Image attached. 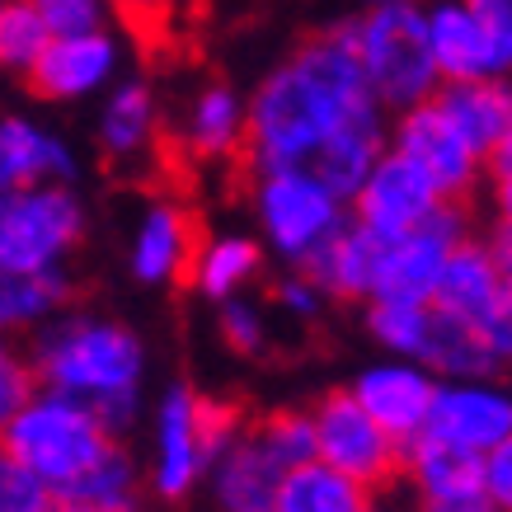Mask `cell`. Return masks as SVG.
<instances>
[{"label": "cell", "mask_w": 512, "mask_h": 512, "mask_svg": "<svg viewBox=\"0 0 512 512\" xmlns=\"http://www.w3.org/2000/svg\"><path fill=\"white\" fill-rule=\"evenodd\" d=\"M386 123L372 85L362 76L348 19L315 33L259 80L245 99V165L254 170H311V160L343 127Z\"/></svg>", "instance_id": "obj_1"}, {"label": "cell", "mask_w": 512, "mask_h": 512, "mask_svg": "<svg viewBox=\"0 0 512 512\" xmlns=\"http://www.w3.org/2000/svg\"><path fill=\"white\" fill-rule=\"evenodd\" d=\"M38 386L62 390L71 400L90 404L123 437L141 419V390H146V343L132 325L94 311L52 315L29 348Z\"/></svg>", "instance_id": "obj_2"}, {"label": "cell", "mask_w": 512, "mask_h": 512, "mask_svg": "<svg viewBox=\"0 0 512 512\" xmlns=\"http://www.w3.org/2000/svg\"><path fill=\"white\" fill-rule=\"evenodd\" d=\"M245 428V414L231 400H212L202 390L174 381L156 400L151 414V466L146 489L165 503H179L207 480V466L235 433Z\"/></svg>", "instance_id": "obj_3"}, {"label": "cell", "mask_w": 512, "mask_h": 512, "mask_svg": "<svg viewBox=\"0 0 512 512\" xmlns=\"http://www.w3.org/2000/svg\"><path fill=\"white\" fill-rule=\"evenodd\" d=\"M113 442L118 437L109 433V423L99 419L90 404H80L47 386L33 390L29 400L19 404L15 419L0 428V447L10 456H19L57 494V503Z\"/></svg>", "instance_id": "obj_4"}, {"label": "cell", "mask_w": 512, "mask_h": 512, "mask_svg": "<svg viewBox=\"0 0 512 512\" xmlns=\"http://www.w3.org/2000/svg\"><path fill=\"white\" fill-rule=\"evenodd\" d=\"M353 47L362 76L372 85L376 104L390 113L414 109L423 99H433L442 76H437L428 29H423V5L400 0V5H367L357 19H348Z\"/></svg>", "instance_id": "obj_5"}, {"label": "cell", "mask_w": 512, "mask_h": 512, "mask_svg": "<svg viewBox=\"0 0 512 512\" xmlns=\"http://www.w3.org/2000/svg\"><path fill=\"white\" fill-rule=\"evenodd\" d=\"M249 202L259 217V245L292 268H306L315 249L348 226V202L311 170H254Z\"/></svg>", "instance_id": "obj_6"}, {"label": "cell", "mask_w": 512, "mask_h": 512, "mask_svg": "<svg viewBox=\"0 0 512 512\" xmlns=\"http://www.w3.org/2000/svg\"><path fill=\"white\" fill-rule=\"evenodd\" d=\"M85 240V202L71 184L0 188V268L57 273Z\"/></svg>", "instance_id": "obj_7"}, {"label": "cell", "mask_w": 512, "mask_h": 512, "mask_svg": "<svg viewBox=\"0 0 512 512\" xmlns=\"http://www.w3.org/2000/svg\"><path fill=\"white\" fill-rule=\"evenodd\" d=\"M311 437H315V461L339 470L357 489L381 498L386 489L400 484V442L381 428V423L348 395L334 390L311 409Z\"/></svg>", "instance_id": "obj_8"}, {"label": "cell", "mask_w": 512, "mask_h": 512, "mask_svg": "<svg viewBox=\"0 0 512 512\" xmlns=\"http://www.w3.org/2000/svg\"><path fill=\"white\" fill-rule=\"evenodd\" d=\"M466 212L461 202H442L433 217L419 221L414 231L390 235L376 249V278H372V301H433L437 273L447 264V254L456 240H466Z\"/></svg>", "instance_id": "obj_9"}, {"label": "cell", "mask_w": 512, "mask_h": 512, "mask_svg": "<svg viewBox=\"0 0 512 512\" xmlns=\"http://www.w3.org/2000/svg\"><path fill=\"white\" fill-rule=\"evenodd\" d=\"M386 146L400 151L404 160H414L447 202H461L480 188L484 160L470 151V141L447 123V113L437 109L433 99L395 113V123L386 127Z\"/></svg>", "instance_id": "obj_10"}, {"label": "cell", "mask_w": 512, "mask_h": 512, "mask_svg": "<svg viewBox=\"0 0 512 512\" xmlns=\"http://www.w3.org/2000/svg\"><path fill=\"white\" fill-rule=\"evenodd\" d=\"M442 193L433 188V179L414 165V160H404L400 151H381L376 165L367 170V179L353 188V198H348V217L357 226H367L372 235L390 240V235H404L414 231L419 221H428L442 207Z\"/></svg>", "instance_id": "obj_11"}, {"label": "cell", "mask_w": 512, "mask_h": 512, "mask_svg": "<svg viewBox=\"0 0 512 512\" xmlns=\"http://www.w3.org/2000/svg\"><path fill=\"white\" fill-rule=\"evenodd\" d=\"M423 433L442 437L451 447L480 451V456L494 451L503 437H512V386H503L494 372L437 381Z\"/></svg>", "instance_id": "obj_12"}, {"label": "cell", "mask_w": 512, "mask_h": 512, "mask_svg": "<svg viewBox=\"0 0 512 512\" xmlns=\"http://www.w3.org/2000/svg\"><path fill=\"white\" fill-rule=\"evenodd\" d=\"M400 489L423 512H451L484 503V456L442 437H414L400 451Z\"/></svg>", "instance_id": "obj_13"}, {"label": "cell", "mask_w": 512, "mask_h": 512, "mask_svg": "<svg viewBox=\"0 0 512 512\" xmlns=\"http://www.w3.org/2000/svg\"><path fill=\"white\" fill-rule=\"evenodd\" d=\"M348 395L404 447V442L423 437V428H428L437 376L423 362H409V357H381V362H372V367H362L353 376Z\"/></svg>", "instance_id": "obj_14"}, {"label": "cell", "mask_w": 512, "mask_h": 512, "mask_svg": "<svg viewBox=\"0 0 512 512\" xmlns=\"http://www.w3.org/2000/svg\"><path fill=\"white\" fill-rule=\"evenodd\" d=\"M198 240V217L184 202L160 198L137 217V231L127 245V268L141 287H174V282L188 278Z\"/></svg>", "instance_id": "obj_15"}, {"label": "cell", "mask_w": 512, "mask_h": 512, "mask_svg": "<svg viewBox=\"0 0 512 512\" xmlns=\"http://www.w3.org/2000/svg\"><path fill=\"white\" fill-rule=\"evenodd\" d=\"M113 66H118V43L104 29L52 33L24 76H29V90L38 99H85V94L109 85Z\"/></svg>", "instance_id": "obj_16"}, {"label": "cell", "mask_w": 512, "mask_h": 512, "mask_svg": "<svg viewBox=\"0 0 512 512\" xmlns=\"http://www.w3.org/2000/svg\"><path fill=\"white\" fill-rule=\"evenodd\" d=\"M282 475H287V466L278 461V451L268 447L259 423L245 419V428L212 456L207 489H212L221 512H259V508H273Z\"/></svg>", "instance_id": "obj_17"}, {"label": "cell", "mask_w": 512, "mask_h": 512, "mask_svg": "<svg viewBox=\"0 0 512 512\" xmlns=\"http://www.w3.org/2000/svg\"><path fill=\"white\" fill-rule=\"evenodd\" d=\"M76 156L62 137L29 118H0V188H33V184H71Z\"/></svg>", "instance_id": "obj_18"}, {"label": "cell", "mask_w": 512, "mask_h": 512, "mask_svg": "<svg viewBox=\"0 0 512 512\" xmlns=\"http://www.w3.org/2000/svg\"><path fill=\"white\" fill-rule=\"evenodd\" d=\"M433 104L447 113V123L484 160L494 151V141L512 127V76L508 80H451V85H437Z\"/></svg>", "instance_id": "obj_19"}, {"label": "cell", "mask_w": 512, "mask_h": 512, "mask_svg": "<svg viewBox=\"0 0 512 512\" xmlns=\"http://www.w3.org/2000/svg\"><path fill=\"white\" fill-rule=\"evenodd\" d=\"M498 287H503V268H498L489 240L466 235V240L451 245L447 264H442V273H437L433 306L437 311H447V315H456V320H470V325H475V320L489 311V301H494Z\"/></svg>", "instance_id": "obj_20"}, {"label": "cell", "mask_w": 512, "mask_h": 512, "mask_svg": "<svg viewBox=\"0 0 512 512\" xmlns=\"http://www.w3.org/2000/svg\"><path fill=\"white\" fill-rule=\"evenodd\" d=\"M423 29H428V47H433L442 85H451V80H494L489 47H484V33L466 0H428Z\"/></svg>", "instance_id": "obj_21"}, {"label": "cell", "mask_w": 512, "mask_h": 512, "mask_svg": "<svg viewBox=\"0 0 512 512\" xmlns=\"http://www.w3.org/2000/svg\"><path fill=\"white\" fill-rule=\"evenodd\" d=\"M264 273V245L254 235L226 231V235H207L193 249V264H188V282L202 301H231V296H245V287Z\"/></svg>", "instance_id": "obj_22"}, {"label": "cell", "mask_w": 512, "mask_h": 512, "mask_svg": "<svg viewBox=\"0 0 512 512\" xmlns=\"http://www.w3.org/2000/svg\"><path fill=\"white\" fill-rule=\"evenodd\" d=\"M376 249H381V235H372L367 226H357L348 217V226L325 249H315L301 273H311L325 287V296H334V301H362L367 306L372 301V278H376Z\"/></svg>", "instance_id": "obj_23"}, {"label": "cell", "mask_w": 512, "mask_h": 512, "mask_svg": "<svg viewBox=\"0 0 512 512\" xmlns=\"http://www.w3.org/2000/svg\"><path fill=\"white\" fill-rule=\"evenodd\" d=\"M184 151L193 160H235L245 151V99L231 90V85H207V90L193 94V104L184 113Z\"/></svg>", "instance_id": "obj_24"}, {"label": "cell", "mask_w": 512, "mask_h": 512, "mask_svg": "<svg viewBox=\"0 0 512 512\" xmlns=\"http://www.w3.org/2000/svg\"><path fill=\"white\" fill-rule=\"evenodd\" d=\"M156 141H160V109L151 85H141V80L118 85L109 94L104 113H99V151L109 160H118V165H132Z\"/></svg>", "instance_id": "obj_25"}, {"label": "cell", "mask_w": 512, "mask_h": 512, "mask_svg": "<svg viewBox=\"0 0 512 512\" xmlns=\"http://www.w3.org/2000/svg\"><path fill=\"white\" fill-rule=\"evenodd\" d=\"M71 301V278L57 273H10L0 268V339L38 334L52 315L66 311Z\"/></svg>", "instance_id": "obj_26"}, {"label": "cell", "mask_w": 512, "mask_h": 512, "mask_svg": "<svg viewBox=\"0 0 512 512\" xmlns=\"http://www.w3.org/2000/svg\"><path fill=\"white\" fill-rule=\"evenodd\" d=\"M372 503L367 489H357L348 475L329 470L325 461H301L278 480L273 512H357Z\"/></svg>", "instance_id": "obj_27"}, {"label": "cell", "mask_w": 512, "mask_h": 512, "mask_svg": "<svg viewBox=\"0 0 512 512\" xmlns=\"http://www.w3.org/2000/svg\"><path fill=\"white\" fill-rule=\"evenodd\" d=\"M141 489H146L141 466L132 461V451H127L123 442H113V447L66 489L62 503H80V508H94V512H137Z\"/></svg>", "instance_id": "obj_28"}, {"label": "cell", "mask_w": 512, "mask_h": 512, "mask_svg": "<svg viewBox=\"0 0 512 512\" xmlns=\"http://www.w3.org/2000/svg\"><path fill=\"white\" fill-rule=\"evenodd\" d=\"M419 362L437 376V381L498 372V362L489 357V348H484L480 329L470 325V320H456V315L437 311V306H433V320H428V339H423Z\"/></svg>", "instance_id": "obj_29"}, {"label": "cell", "mask_w": 512, "mask_h": 512, "mask_svg": "<svg viewBox=\"0 0 512 512\" xmlns=\"http://www.w3.org/2000/svg\"><path fill=\"white\" fill-rule=\"evenodd\" d=\"M428 320H433V301H367V334L386 357L419 362Z\"/></svg>", "instance_id": "obj_30"}, {"label": "cell", "mask_w": 512, "mask_h": 512, "mask_svg": "<svg viewBox=\"0 0 512 512\" xmlns=\"http://www.w3.org/2000/svg\"><path fill=\"white\" fill-rule=\"evenodd\" d=\"M47 24L33 15L24 0H5V10H0V71H29L38 62V52L47 47Z\"/></svg>", "instance_id": "obj_31"}, {"label": "cell", "mask_w": 512, "mask_h": 512, "mask_svg": "<svg viewBox=\"0 0 512 512\" xmlns=\"http://www.w3.org/2000/svg\"><path fill=\"white\" fill-rule=\"evenodd\" d=\"M217 329H221V343L240 357H259L268 348V315L259 301L249 296H231L217 306Z\"/></svg>", "instance_id": "obj_32"}, {"label": "cell", "mask_w": 512, "mask_h": 512, "mask_svg": "<svg viewBox=\"0 0 512 512\" xmlns=\"http://www.w3.org/2000/svg\"><path fill=\"white\" fill-rule=\"evenodd\" d=\"M254 423H259V433L268 437V447L278 451V461L287 470L315 456L311 409H273V414H264V419H254Z\"/></svg>", "instance_id": "obj_33"}, {"label": "cell", "mask_w": 512, "mask_h": 512, "mask_svg": "<svg viewBox=\"0 0 512 512\" xmlns=\"http://www.w3.org/2000/svg\"><path fill=\"white\" fill-rule=\"evenodd\" d=\"M0 512H57V494L0 447Z\"/></svg>", "instance_id": "obj_34"}, {"label": "cell", "mask_w": 512, "mask_h": 512, "mask_svg": "<svg viewBox=\"0 0 512 512\" xmlns=\"http://www.w3.org/2000/svg\"><path fill=\"white\" fill-rule=\"evenodd\" d=\"M109 5L141 43H165L184 24V10H188V0H109Z\"/></svg>", "instance_id": "obj_35"}, {"label": "cell", "mask_w": 512, "mask_h": 512, "mask_svg": "<svg viewBox=\"0 0 512 512\" xmlns=\"http://www.w3.org/2000/svg\"><path fill=\"white\" fill-rule=\"evenodd\" d=\"M466 5L484 33L494 80H508L512 76V0H466Z\"/></svg>", "instance_id": "obj_36"}, {"label": "cell", "mask_w": 512, "mask_h": 512, "mask_svg": "<svg viewBox=\"0 0 512 512\" xmlns=\"http://www.w3.org/2000/svg\"><path fill=\"white\" fill-rule=\"evenodd\" d=\"M38 390V376H33L29 348H19L15 339H0V428L19 414V404Z\"/></svg>", "instance_id": "obj_37"}, {"label": "cell", "mask_w": 512, "mask_h": 512, "mask_svg": "<svg viewBox=\"0 0 512 512\" xmlns=\"http://www.w3.org/2000/svg\"><path fill=\"white\" fill-rule=\"evenodd\" d=\"M33 15L47 24V33H90L104 19L99 0H24Z\"/></svg>", "instance_id": "obj_38"}, {"label": "cell", "mask_w": 512, "mask_h": 512, "mask_svg": "<svg viewBox=\"0 0 512 512\" xmlns=\"http://www.w3.org/2000/svg\"><path fill=\"white\" fill-rule=\"evenodd\" d=\"M475 329H480L489 357H494L498 367H508L512 362V278H503V287L494 292L489 311L475 320Z\"/></svg>", "instance_id": "obj_39"}, {"label": "cell", "mask_w": 512, "mask_h": 512, "mask_svg": "<svg viewBox=\"0 0 512 512\" xmlns=\"http://www.w3.org/2000/svg\"><path fill=\"white\" fill-rule=\"evenodd\" d=\"M325 287L311 278V273H301V268H292L287 278L273 287V306H278L282 315H292V320H315V315L325 311Z\"/></svg>", "instance_id": "obj_40"}, {"label": "cell", "mask_w": 512, "mask_h": 512, "mask_svg": "<svg viewBox=\"0 0 512 512\" xmlns=\"http://www.w3.org/2000/svg\"><path fill=\"white\" fill-rule=\"evenodd\" d=\"M484 503L494 512H512V437L484 451Z\"/></svg>", "instance_id": "obj_41"}, {"label": "cell", "mask_w": 512, "mask_h": 512, "mask_svg": "<svg viewBox=\"0 0 512 512\" xmlns=\"http://www.w3.org/2000/svg\"><path fill=\"white\" fill-rule=\"evenodd\" d=\"M484 165H489V174H494V179H512V127L494 141V151L484 156Z\"/></svg>", "instance_id": "obj_42"}, {"label": "cell", "mask_w": 512, "mask_h": 512, "mask_svg": "<svg viewBox=\"0 0 512 512\" xmlns=\"http://www.w3.org/2000/svg\"><path fill=\"white\" fill-rule=\"evenodd\" d=\"M494 212L498 231H512V179H494Z\"/></svg>", "instance_id": "obj_43"}, {"label": "cell", "mask_w": 512, "mask_h": 512, "mask_svg": "<svg viewBox=\"0 0 512 512\" xmlns=\"http://www.w3.org/2000/svg\"><path fill=\"white\" fill-rule=\"evenodd\" d=\"M489 249H494L498 268H503V278H512V231H494V240H489Z\"/></svg>", "instance_id": "obj_44"}, {"label": "cell", "mask_w": 512, "mask_h": 512, "mask_svg": "<svg viewBox=\"0 0 512 512\" xmlns=\"http://www.w3.org/2000/svg\"><path fill=\"white\" fill-rule=\"evenodd\" d=\"M357 512H390V508H386V503H381V498H372L367 508H357Z\"/></svg>", "instance_id": "obj_45"}, {"label": "cell", "mask_w": 512, "mask_h": 512, "mask_svg": "<svg viewBox=\"0 0 512 512\" xmlns=\"http://www.w3.org/2000/svg\"><path fill=\"white\" fill-rule=\"evenodd\" d=\"M451 512H494L489 503H470V508H451Z\"/></svg>", "instance_id": "obj_46"}, {"label": "cell", "mask_w": 512, "mask_h": 512, "mask_svg": "<svg viewBox=\"0 0 512 512\" xmlns=\"http://www.w3.org/2000/svg\"><path fill=\"white\" fill-rule=\"evenodd\" d=\"M57 512H94V508H80V503H57Z\"/></svg>", "instance_id": "obj_47"}, {"label": "cell", "mask_w": 512, "mask_h": 512, "mask_svg": "<svg viewBox=\"0 0 512 512\" xmlns=\"http://www.w3.org/2000/svg\"><path fill=\"white\" fill-rule=\"evenodd\" d=\"M362 5H400V0H362Z\"/></svg>", "instance_id": "obj_48"}, {"label": "cell", "mask_w": 512, "mask_h": 512, "mask_svg": "<svg viewBox=\"0 0 512 512\" xmlns=\"http://www.w3.org/2000/svg\"><path fill=\"white\" fill-rule=\"evenodd\" d=\"M259 512H273V508H259Z\"/></svg>", "instance_id": "obj_49"}, {"label": "cell", "mask_w": 512, "mask_h": 512, "mask_svg": "<svg viewBox=\"0 0 512 512\" xmlns=\"http://www.w3.org/2000/svg\"><path fill=\"white\" fill-rule=\"evenodd\" d=\"M0 10H5V0H0Z\"/></svg>", "instance_id": "obj_50"}]
</instances>
